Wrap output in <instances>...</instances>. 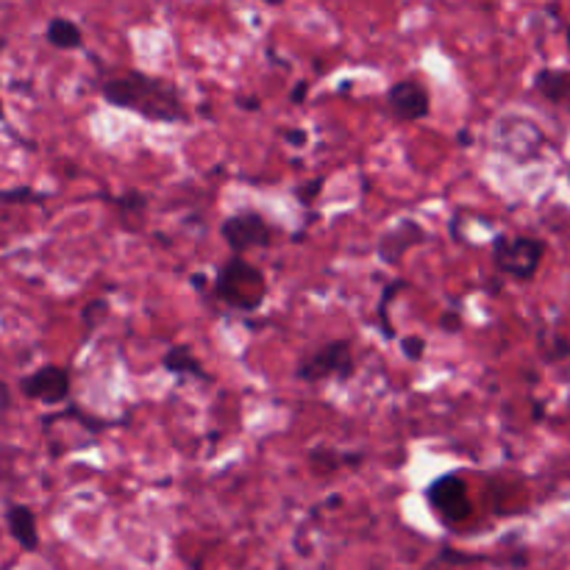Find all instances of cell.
<instances>
[{"instance_id":"52a82bcc","label":"cell","mask_w":570,"mask_h":570,"mask_svg":"<svg viewBox=\"0 0 570 570\" xmlns=\"http://www.w3.org/2000/svg\"><path fill=\"white\" fill-rule=\"evenodd\" d=\"M20 393L26 399L39 401L48 406H61L70 401L72 393V379L70 371L61 365H42L31 371L28 376L20 379Z\"/></svg>"},{"instance_id":"484cf974","label":"cell","mask_w":570,"mask_h":570,"mask_svg":"<svg viewBox=\"0 0 570 570\" xmlns=\"http://www.w3.org/2000/svg\"><path fill=\"white\" fill-rule=\"evenodd\" d=\"M239 106H245V109H259V100L245 98V100H239Z\"/></svg>"},{"instance_id":"cb8c5ba5","label":"cell","mask_w":570,"mask_h":570,"mask_svg":"<svg viewBox=\"0 0 570 570\" xmlns=\"http://www.w3.org/2000/svg\"><path fill=\"white\" fill-rule=\"evenodd\" d=\"M306 95H309V83H306V81H298V83H295L293 95H289V100H293V104H304Z\"/></svg>"},{"instance_id":"4fadbf2b","label":"cell","mask_w":570,"mask_h":570,"mask_svg":"<svg viewBox=\"0 0 570 570\" xmlns=\"http://www.w3.org/2000/svg\"><path fill=\"white\" fill-rule=\"evenodd\" d=\"M306 460H309V468L315 473H334V471H340V468H345V465H362V462H365V456H362V454H340V451L328 449V445H315V449L306 454Z\"/></svg>"},{"instance_id":"4316f807","label":"cell","mask_w":570,"mask_h":570,"mask_svg":"<svg viewBox=\"0 0 570 570\" xmlns=\"http://www.w3.org/2000/svg\"><path fill=\"white\" fill-rule=\"evenodd\" d=\"M460 145H471V131H460Z\"/></svg>"},{"instance_id":"6da1fadb","label":"cell","mask_w":570,"mask_h":570,"mask_svg":"<svg viewBox=\"0 0 570 570\" xmlns=\"http://www.w3.org/2000/svg\"><path fill=\"white\" fill-rule=\"evenodd\" d=\"M100 98L115 109L134 111L150 122H189V111L176 83L148 72L128 70L126 76L109 78L100 83Z\"/></svg>"},{"instance_id":"83f0119b","label":"cell","mask_w":570,"mask_h":570,"mask_svg":"<svg viewBox=\"0 0 570 570\" xmlns=\"http://www.w3.org/2000/svg\"><path fill=\"white\" fill-rule=\"evenodd\" d=\"M546 415V410H543V406H534V421H540V417H543Z\"/></svg>"},{"instance_id":"d4e9b609","label":"cell","mask_w":570,"mask_h":570,"mask_svg":"<svg viewBox=\"0 0 570 570\" xmlns=\"http://www.w3.org/2000/svg\"><path fill=\"white\" fill-rule=\"evenodd\" d=\"M189 284H193V287L198 289V293H206V276H200V273H195V276L189 278Z\"/></svg>"},{"instance_id":"8992f818","label":"cell","mask_w":570,"mask_h":570,"mask_svg":"<svg viewBox=\"0 0 570 570\" xmlns=\"http://www.w3.org/2000/svg\"><path fill=\"white\" fill-rule=\"evenodd\" d=\"M220 234L234 256H245L254 248H271L273 228L259 212H234L220 223Z\"/></svg>"},{"instance_id":"ac0fdd59","label":"cell","mask_w":570,"mask_h":570,"mask_svg":"<svg viewBox=\"0 0 570 570\" xmlns=\"http://www.w3.org/2000/svg\"><path fill=\"white\" fill-rule=\"evenodd\" d=\"M117 206H120V212L122 215H134V217H142L145 212H148V206H150V200H148V195L145 193H126L122 195V198H117L115 200Z\"/></svg>"},{"instance_id":"f1b7e54d","label":"cell","mask_w":570,"mask_h":570,"mask_svg":"<svg viewBox=\"0 0 570 570\" xmlns=\"http://www.w3.org/2000/svg\"><path fill=\"white\" fill-rule=\"evenodd\" d=\"M6 117V111H3V100H0V120H3Z\"/></svg>"},{"instance_id":"ffe728a7","label":"cell","mask_w":570,"mask_h":570,"mask_svg":"<svg viewBox=\"0 0 570 570\" xmlns=\"http://www.w3.org/2000/svg\"><path fill=\"white\" fill-rule=\"evenodd\" d=\"M323 184H326V181H323V178H315V181H312V184H304V187L295 189V195H298L301 204L309 206L312 200L317 198V193H321V189H323Z\"/></svg>"},{"instance_id":"8fae6325","label":"cell","mask_w":570,"mask_h":570,"mask_svg":"<svg viewBox=\"0 0 570 570\" xmlns=\"http://www.w3.org/2000/svg\"><path fill=\"white\" fill-rule=\"evenodd\" d=\"M161 367L176 379L195 376L206 384L212 382V376L204 371V365H200V360L195 356V351L189 345H173V348H167L165 356H161Z\"/></svg>"},{"instance_id":"e0dca14e","label":"cell","mask_w":570,"mask_h":570,"mask_svg":"<svg viewBox=\"0 0 570 570\" xmlns=\"http://www.w3.org/2000/svg\"><path fill=\"white\" fill-rule=\"evenodd\" d=\"M48 195L37 193L31 187H11V189H0V204H45Z\"/></svg>"},{"instance_id":"f546056e","label":"cell","mask_w":570,"mask_h":570,"mask_svg":"<svg viewBox=\"0 0 570 570\" xmlns=\"http://www.w3.org/2000/svg\"><path fill=\"white\" fill-rule=\"evenodd\" d=\"M568 48H570V28H568Z\"/></svg>"},{"instance_id":"44dd1931","label":"cell","mask_w":570,"mask_h":570,"mask_svg":"<svg viewBox=\"0 0 570 570\" xmlns=\"http://www.w3.org/2000/svg\"><path fill=\"white\" fill-rule=\"evenodd\" d=\"M440 328H443L445 334H456L462 328V315L460 312H454V309H449V312H443V315H440Z\"/></svg>"},{"instance_id":"277c9868","label":"cell","mask_w":570,"mask_h":570,"mask_svg":"<svg viewBox=\"0 0 570 570\" xmlns=\"http://www.w3.org/2000/svg\"><path fill=\"white\" fill-rule=\"evenodd\" d=\"M546 256V243L538 237H495L493 239V265L504 276L529 282L538 276L540 262Z\"/></svg>"},{"instance_id":"7a4b0ae2","label":"cell","mask_w":570,"mask_h":570,"mask_svg":"<svg viewBox=\"0 0 570 570\" xmlns=\"http://www.w3.org/2000/svg\"><path fill=\"white\" fill-rule=\"evenodd\" d=\"M212 295L234 312H256L267 298V278L262 267L250 265L245 256H232L223 262L212 282Z\"/></svg>"},{"instance_id":"5bb4252c","label":"cell","mask_w":570,"mask_h":570,"mask_svg":"<svg viewBox=\"0 0 570 570\" xmlns=\"http://www.w3.org/2000/svg\"><path fill=\"white\" fill-rule=\"evenodd\" d=\"M534 89H538L543 98L560 104V100H566L570 95V72L540 70L538 76H534Z\"/></svg>"},{"instance_id":"2e32d148","label":"cell","mask_w":570,"mask_h":570,"mask_svg":"<svg viewBox=\"0 0 570 570\" xmlns=\"http://www.w3.org/2000/svg\"><path fill=\"white\" fill-rule=\"evenodd\" d=\"M106 317H109V301H106V298H92V301H87V304H83V309H81L83 337H89V334H92L95 328L104 326Z\"/></svg>"},{"instance_id":"9a60e30c","label":"cell","mask_w":570,"mask_h":570,"mask_svg":"<svg viewBox=\"0 0 570 570\" xmlns=\"http://www.w3.org/2000/svg\"><path fill=\"white\" fill-rule=\"evenodd\" d=\"M410 287V282H390L387 287H384L382 298H379L376 304V326L382 328V337L384 340H393L395 337V328L393 323H390V301L395 298V295L401 293V289Z\"/></svg>"},{"instance_id":"5b68a950","label":"cell","mask_w":570,"mask_h":570,"mask_svg":"<svg viewBox=\"0 0 570 570\" xmlns=\"http://www.w3.org/2000/svg\"><path fill=\"white\" fill-rule=\"evenodd\" d=\"M426 501L443 523H462L471 518L473 504L468 484L460 473H443L426 488Z\"/></svg>"},{"instance_id":"7402d4cb","label":"cell","mask_w":570,"mask_h":570,"mask_svg":"<svg viewBox=\"0 0 570 570\" xmlns=\"http://www.w3.org/2000/svg\"><path fill=\"white\" fill-rule=\"evenodd\" d=\"M282 137H284V142L293 145V148H304V145L309 142V134H306L304 128H284Z\"/></svg>"},{"instance_id":"603a6c76","label":"cell","mask_w":570,"mask_h":570,"mask_svg":"<svg viewBox=\"0 0 570 570\" xmlns=\"http://www.w3.org/2000/svg\"><path fill=\"white\" fill-rule=\"evenodd\" d=\"M9 410H11V390H9V384L0 379V417H3Z\"/></svg>"},{"instance_id":"3957f363","label":"cell","mask_w":570,"mask_h":570,"mask_svg":"<svg viewBox=\"0 0 570 570\" xmlns=\"http://www.w3.org/2000/svg\"><path fill=\"white\" fill-rule=\"evenodd\" d=\"M356 373V360L354 348H351V340H332V343L321 345L312 354L301 356V362L295 365V379L306 384H321L328 379H337V382H348Z\"/></svg>"},{"instance_id":"d6986e66","label":"cell","mask_w":570,"mask_h":570,"mask_svg":"<svg viewBox=\"0 0 570 570\" xmlns=\"http://www.w3.org/2000/svg\"><path fill=\"white\" fill-rule=\"evenodd\" d=\"M401 351H404L406 360L421 362L423 354H426V340L417 337V334H412V337H404V340H401Z\"/></svg>"},{"instance_id":"9c48e42d","label":"cell","mask_w":570,"mask_h":570,"mask_svg":"<svg viewBox=\"0 0 570 570\" xmlns=\"http://www.w3.org/2000/svg\"><path fill=\"white\" fill-rule=\"evenodd\" d=\"M387 106L395 120L417 122L426 120L432 111V98L421 81H399L387 89Z\"/></svg>"},{"instance_id":"7c38bea8","label":"cell","mask_w":570,"mask_h":570,"mask_svg":"<svg viewBox=\"0 0 570 570\" xmlns=\"http://www.w3.org/2000/svg\"><path fill=\"white\" fill-rule=\"evenodd\" d=\"M45 39L59 50H78L83 42V31L70 17H50L45 28Z\"/></svg>"},{"instance_id":"ba28073f","label":"cell","mask_w":570,"mask_h":570,"mask_svg":"<svg viewBox=\"0 0 570 570\" xmlns=\"http://www.w3.org/2000/svg\"><path fill=\"white\" fill-rule=\"evenodd\" d=\"M426 239H429L426 228H423L417 220H412V217H404V220L395 223L390 232L382 234V239H379L376 245V256L384 262V265H401L404 256L410 254L415 245L426 243Z\"/></svg>"},{"instance_id":"30bf717a","label":"cell","mask_w":570,"mask_h":570,"mask_svg":"<svg viewBox=\"0 0 570 570\" xmlns=\"http://www.w3.org/2000/svg\"><path fill=\"white\" fill-rule=\"evenodd\" d=\"M6 527L14 543L20 546L26 554L39 551V527H37V512L26 504H11L6 510Z\"/></svg>"}]
</instances>
